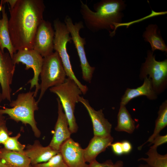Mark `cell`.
<instances>
[{"label":"cell","instance_id":"44dd1931","mask_svg":"<svg viewBox=\"0 0 167 167\" xmlns=\"http://www.w3.org/2000/svg\"><path fill=\"white\" fill-rule=\"evenodd\" d=\"M117 122L115 128L117 131L125 132L131 134L135 128V122L126 106L120 105L117 116Z\"/></svg>","mask_w":167,"mask_h":167},{"label":"cell","instance_id":"1f68e13d","mask_svg":"<svg viewBox=\"0 0 167 167\" xmlns=\"http://www.w3.org/2000/svg\"><path fill=\"white\" fill-rule=\"evenodd\" d=\"M3 100L1 93H0V103ZM6 123V121L5 120V118L3 115L0 114V126L1 125Z\"/></svg>","mask_w":167,"mask_h":167},{"label":"cell","instance_id":"d4e9b609","mask_svg":"<svg viewBox=\"0 0 167 167\" xmlns=\"http://www.w3.org/2000/svg\"><path fill=\"white\" fill-rule=\"evenodd\" d=\"M32 166L33 167H68L60 152L47 162Z\"/></svg>","mask_w":167,"mask_h":167},{"label":"cell","instance_id":"4316f807","mask_svg":"<svg viewBox=\"0 0 167 167\" xmlns=\"http://www.w3.org/2000/svg\"><path fill=\"white\" fill-rule=\"evenodd\" d=\"M12 134L9 131L6 125V123L0 126V144H4L6 142L10 135Z\"/></svg>","mask_w":167,"mask_h":167},{"label":"cell","instance_id":"83f0119b","mask_svg":"<svg viewBox=\"0 0 167 167\" xmlns=\"http://www.w3.org/2000/svg\"><path fill=\"white\" fill-rule=\"evenodd\" d=\"M167 142V135H160L156 136L150 143L149 145L153 144L152 146V147L157 148L159 146L166 143Z\"/></svg>","mask_w":167,"mask_h":167},{"label":"cell","instance_id":"7c38bea8","mask_svg":"<svg viewBox=\"0 0 167 167\" xmlns=\"http://www.w3.org/2000/svg\"><path fill=\"white\" fill-rule=\"evenodd\" d=\"M59 151L68 167H89L84 155V149L70 138L61 145Z\"/></svg>","mask_w":167,"mask_h":167},{"label":"cell","instance_id":"ba28073f","mask_svg":"<svg viewBox=\"0 0 167 167\" xmlns=\"http://www.w3.org/2000/svg\"><path fill=\"white\" fill-rule=\"evenodd\" d=\"M64 23L70 32L79 58L82 78L85 81L90 83L95 68L91 66L88 61L84 49V45L86 44L85 38L81 37L79 34L80 30L84 28L83 23L79 21L74 24L72 19L68 15L66 16Z\"/></svg>","mask_w":167,"mask_h":167},{"label":"cell","instance_id":"7402d4cb","mask_svg":"<svg viewBox=\"0 0 167 167\" xmlns=\"http://www.w3.org/2000/svg\"><path fill=\"white\" fill-rule=\"evenodd\" d=\"M158 116L156 120L153 132L148 139L138 148L141 150L142 147L148 142L151 143L154 139L159 135L161 131L167 125V101H165L160 106L158 112Z\"/></svg>","mask_w":167,"mask_h":167},{"label":"cell","instance_id":"52a82bcc","mask_svg":"<svg viewBox=\"0 0 167 167\" xmlns=\"http://www.w3.org/2000/svg\"><path fill=\"white\" fill-rule=\"evenodd\" d=\"M149 75L152 87L156 93L161 92L165 87L167 79V60L158 61L153 52L148 50L145 62L142 65L139 77L144 79Z\"/></svg>","mask_w":167,"mask_h":167},{"label":"cell","instance_id":"4fadbf2b","mask_svg":"<svg viewBox=\"0 0 167 167\" xmlns=\"http://www.w3.org/2000/svg\"><path fill=\"white\" fill-rule=\"evenodd\" d=\"M79 102L85 107L91 118L94 135L106 137L111 135L112 124L105 117L102 109L96 111L90 105L88 101L79 96Z\"/></svg>","mask_w":167,"mask_h":167},{"label":"cell","instance_id":"277c9868","mask_svg":"<svg viewBox=\"0 0 167 167\" xmlns=\"http://www.w3.org/2000/svg\"><path fill=\"white\" fill-rule=\"evenodd\" d=\"M49 90L58 96L67 118L71 133H76L78 127L74 111L76 104L79 102V98L82 93L80 88L74 81L67 78L64 83L49 88Z\"/></svg>","mask_w":167,"mask_h":167},{"label":"cell","instance_id":"2e32d148","mask_svg":"<svg viewBox=\"0 0 167 167\" xmlns=\"http://www.w3.org/2000/svg\"><path fill=\"white\" fill-rule=\"evenodd\" d=\"M113 140V138L111 135L106 137L94 135L88 146L84 149L85 161L90 163L96 160L97 156L110 146Z\"/></svg>","mask_w":167,"mask_h":167},{"label":"cell","instance_id":"7a4b0ae2","mask_svg":"<svg viewBox=\"0 0 167 167\" xmlns=\"http://www.w3.org/2000/svg\"><path fill=\"white\" fill-rule=\"evenodd\" d=\"M80 2L81 15L86 26L91 32L115 29L122 20V11L125 7L122 0H101L94 4L95 11L82 0Z\"/></svg>","mask_w":167,"mask_h":167},{"label":"cell","instance_id":"9a60e30c","mask_svg":"<svg viewBox=\"0 0 167 167\" xmlns=\"http://www.w3.org/2000/svg\"><path fill=\"white\" fill-rule=\"evenodd\" d=\"M26 147L24 153L30 159L32 165L47 162L59 152L49 145L43 146L38 140H35L32 144H28Z\"/></svg>","mask_w":167,"mask_h":167},{"label":"cell","instance_id":"4dcf8cb0","mask_svg":"<svg viewBox=\"0 0 167 167\" xmlns=\"http://www.w3.org/2000/svg\"><path fill=\"white\" fill-rule=\"evenodd\" d=\"M18 0H2L1 1L0 5H3L6 3L9 4V10H11L15 7Z\"/></svg>","mask_w":167,"mask_h":167},{"label":"cell","instance_id":"30bf717a","mask_svg":"<svg viewBox=\"0 0 167 167\" xmlns=\"http://www.w3.org/2000/svg\"><path fill=\"white\" fill-rule=\"evenodd\" d=\"M54 30L51 23L43 20L37 30L33 45V49L43 57L53 52Z\"/></svg>","mask_w":167,"mask_h":167},{"label":"cell","instance_id":"8fae6325","mask_svg":"<svg viewBox=\"0 0 167 167\" xmlns=\"http://www.w3.org/2000/svg\"><path fill=\"white\" fill-rule=\"evenodd\" d=\"M15 65L9 52H3L0 48V84L3 100L11 102L12 89L11 85L15 70Z\"/></svg>","mask_w":167,"mask_h":167},{"label":"cell","instance_id":"603a6c76","mask_svg":"<svg viewBox=\"0 0 167 167\" xmlns=\"http://www.w3.org/2000/svg\"><path fill=\"white\" fill-rule=\"evenodd\" d=\"M157 149L151 146L146 153L148 157L140 158L138 161H144L151 167H167V154L162 155L159 154Z\"/></svg>","mask_w":167,"mask_h":167},{"label":"cell","instance_id":"d6986e66","mask_svg":"<svg viewBox=\"0 0 167 167\" xmlns=\"http://www.w3.org/2000/svg\"><path fill=\"white\" fill-rule=\"evenodd\" d=\"M0 158L7 167H28L30 159L24 154L0 148Z\"/></svg>","mask_w":167,"mask_h":167},{"label":"cell","instance_id":"e575fe53","mask_svg":"<svg viewBox=\"0 0 167 167\" xmlns=\"http://www.w3.org/2000/svg\"><path fill=\"white\" fill-rule=\"evenodd\" d=\"M28 167H33L31 165H30Z\"/></svg>","mask_w":167,"mask_h":167},{"label":"cell","instance_id":"d6a6232c","mask_svg":"<svg viewBox=\"0 0 167 167\" xmlns=\"http://www.w3.org/2000/svg\"><path fill=\"white\" fill-rule=\"evenodd\" d=\"M0 167H7L2 162V160L0 158Z\"/></svg>","mask_w":167,"mask_h":167},{"label":"cell","instance_id":"484cf974","mask_svg":"<svg viewBox=\"0 0 167 167\" xmlns=\"http://www.w3.org/2000/svg\"><path fill=\"white\" fill-rule=\"evenodd\" d=\"M89 167H123L124 163L121 160H118L114 163L111 160H106L103 163H100L95 160L89 164Z\"/></svg>","mask_w":167,"mask_h":167},{"label":"cell","instance_id":"5b68a950","mask_svg":"<svg viewBox=\"0 0 167 167\" xmlns=\"http://www.w3.org/2000/svg\"><path fill=\"white\" fill-rule=\"evenodd\" d=\"M54 37V49L58 54L68 78L74 81L80 88L83 94L87 92L88 88L83 85L76 77L73 71L67 50V44L72 41L70 33L64 22L57 18L53 21Z\"/></svg>","mask_w":167,"mask_h":167},{"label":"cell","instance_id":"836d02e7","mask_svg":"<svg viewBox=\"0 0 167 167\" xmlns=\"http://www.w3.org/2000/svg\"><path fill=\"white\" fill-rule=\"evenodd\" d=\"M138 167H151L148 165L147 164H140Z\"/></svg>","mask_w":167,"mask_h":167},{"label":"cell","instance_id":"f1b7e54d","mask_svg":"<svg viewBox=\"0 0 167 167\" xmlns=\"http://www.w3.org/2000/svg\"><path fill=\"white\" fill-rule=\"evenodd\" d=\"M110 146L113 152L115 155L120 156L123 154L121 142H117L111 143Z\"/></svg>","mask_w":167,"mask_h":167},{"label":"cell","instance_id":"9c48e42d","mask_svg":"<svg viewBox=\"0 0 167 167\" xmlns=\"http://www.w3.org/2000/svg\"><path fill=\"white\" fill-rule=\"evenodd\" d=\"M12 60L15 65L20 62L25 64L26 70L30 68L32 69L34 72L33 77L28 83L30 84V89L35 87L34 96L35 97H36L40 89L39 79L43 65V58L33 49H24L19 50L15 53Z\"/></svg>","mask_w":167,"mask_h":167},{"label":"cell","instance_id":"8992f818","mask_svg":"<svg viewBox=\"0 0 167 167\" xmlns=\"http://www.w3.org/2000/svg\"><path fill=\"white\" fill-rule=\"evenodd\" d=\"M41 83L39 102L49 88L64 82L66 76L61 59L58 53L55 51L43 58V62L40 74Z\"/></svg>","mask_w":167,"mask_h":167},{"label":"cell","instance_id":"ffe728a7","mask_svg":"<svg viewBox=\"0 0 167 167\" xmlns=\"http://www.w3.org/2000/svg\"><path fill=\"white\" fill-rule=\"evenodd\" d=\"M143 37L145 41L150 44L151 51L152 52L159 50L167 52V46L161 36L160 31L156 25H149L146 28Z\"/></svg>","mask_w":167,"mask_h":167},{"label":"cell","instance_id":"e0dca14e","mask_svg":"<svg viewBox=\"0 0 167 167\" xmlns=\"http://www.w3.org/2000/svg\"><path fill=\"white\" fill-rule=\"evenodd\" d=\"M140 86L136 88H127L121 99L120 105H126L132 99L138 96H145L150 100H155L157 97L156 93L152 87L151 79L147 77Z\"/></svg>","mask_w":167,"mask_h":167},{"label":"cell","instance_id":"6da1fadb","mask_svg":"<svg viewBox=\"0 0 167 167\" xmlns=\"http://www.w3.org/2000/svg\"><path fill=\"white\" fill-rule=\"evenodd\" d=\"M45 8L42 0H18L9 10L8 28L11 40L15 53L33 49L37 28L44 20Z\"/></svg>","mask_w":167,"mask_h":167},{"label":"cell","instance_id":"ac0fdd59","mask_svg":"<svg viewBox=\"0 0 167 167\" xmlns=\"http://www.w3.org/2000/svg\"><path fill=\"white\" fill-rule=\"evenodd\" d=\"M8 20L5 5H0V48L3 52L6 49L12 59L15 52L11 40Z\"/></svg>","mask_w":167,"mask_h":167},{"label":"cell","instance_id":"cb8c5ba5","mask_svg":"<svg viewBox=\"0 0 167 167\" xmlns=\"http://www.w3.org/2000/svg\"><path fill=\"white\" fill-rule=\"evenodd\" d=\"M21 136L20 133H18L16 135L10 137L3 144L4 148L12 151L18 152L24 154V149L26 145L21 144L18 139Z\"/></svg>","mask_w":167,"mask_h":167},{"label":"cell","instance_id":"f546056e","mask_svg":"<svg viewBox=\"0 0 167 167\" xmlns=\"http://www.w3.org/2000/svg\"><path fill=\"white\" fill-rule=\"evenodd\" d=\"M123 154H127L131 152L132 149V146L128 141L124 140L121 142Z\"/></svg>","mask_w":167,"mask_h":167},{"label":"cell","instance_id":"3957f363","mask_svg":"<svg viewBox=\"0 0 167 167\" xmlns=\"http://www.w3.org/2000/svg\"><path fill=\"white\" fill-rule=\"evenodd\" d=\"M34 95V92L31 91L19 94L15 100L10 102L11 108L3 107L2 109H0V114H7L10 119L17 122L29 124L35 136L38 138L41 132L37 126L34 113L39 109V102L36 101Z\"/></svg>","mask_w":167,"mask_h":167},{"label":"cell","instance_id":"5bb4252c","mask_svg":"<svg viewBox=\"0 0 167 167\" xmlns=\"http://www.w3.org/2000/svg\"><path fill=\"white\" fill-rule=\"evenodd\" d=\"M58 117L53 135L49 144L54 149L59 151L60 147L66 140L70 138L71 134L66 116L58 98Z\"/></svg>","mask_w":167,"mask_h":167}]
</instances>
